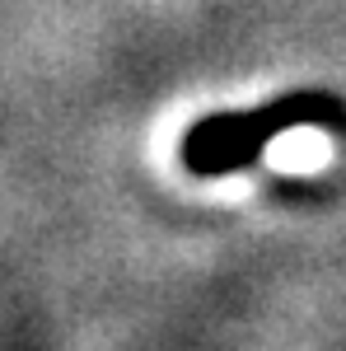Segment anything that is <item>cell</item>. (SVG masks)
Here are the masks:
<instances>
[{"mask_svg":"<svg viewBox=\"0 0 346 351\" xmlns=\"http://www.w3.org/2000/svg\"><path fill=\"white\" fill-rule=\"evenodd\" d=\"M332 122H346V104L337 94L291 89V94H276L258 108L211 112V117L192 122L178 155H183V169L192 178H225V173L258 164L267 155V145L276 136H286L291 127H332Z\"/></svg>","mask_w":346,"mask_h":351,"instance_id":"cell-1","label":"cell"}]
</instances>
